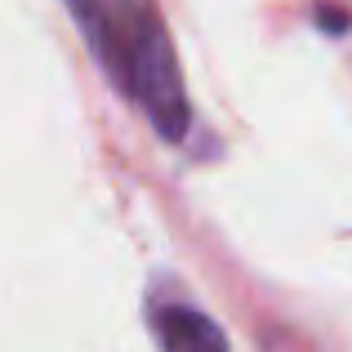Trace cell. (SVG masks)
<instances>
[{"label": "cell", "instance_id": "1", "mask_svg": "<svg viewBox=\"0 0 352 352\" xmlns=\"http://www.w3.org/2000/svg\"><path fill=\"white\" fill-rule=\"evenodd\" d=\"M67 5L112 85L134 107H143L156 134L179 143L188 134L192 107L156 0H67Z\"/></svg>", "mask_w": 352, "mask_h": 352}, {"label": "cell", "instance_id": "2", "mask_svg": "<svg viewBox=\"0 0 352 352\" xmlns=\"http://www.w3.org/2000/svg\"><path fill=\"white\" fill-rule=\"evenodd\" d=\"M152 335L161 352H228V335L219 330V321L188 303H161L152 312Z\"/></svg>", "mask_w": 352, "mask_h": 352}, {"label": "cell", "instance_id": "3", "mask_svg": "<svg viewBox=\"0 0 352 352\" xmlns=\"http://www.w3.org/2000/svg\"><path fill=\"white\" fill-rule=\"evenodd\" d=\"M321 23H326L330 32L339 36V32H344V27H348V18H344V14H335V9H321Z\"/></svg>", "mask_w": 352, "mask_h": 352}]
</instances>
